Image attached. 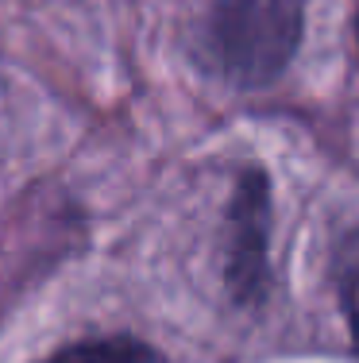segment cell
I'll return each instance as SVG.
<instances>
[{
	"label": "cell",
	"instance_id": "1",
	"mask_svg": "<svg viewBox=\"0 0 359 363\" xmlns=\"http://www.w3.org/2000/svg\"><path fill=\"white\" fill-rule=\"evenodd\" d=\"M302 0H217L209 47L220 74L239 89L270 85L302 43Z\"/></svg>",
	"mask_w": 359,
	"mask_h": 363
},
{
	"label": "cell",
	"instance_id": "2",
	"mask_svg": "<svg viewBox=\"0 0 359 363\" xmlns=\"http://www.w3.org/2000/svg\"><path fill=\"white\" fill-rule=\"evenodd\" d=\"M267 244H270V182L247 167L236 182L224 228V282L239 306H255L267 290Z\"/></svg>",
	"mask_w": 359,
	"mask_h": 363
},
{
	"label": "cell",
	"instance_id": "3",
	"mask_svg": "<svg viewBox=\"0 0 359 363\" xmlns=\"http://www.w3.org/2000/svg\"><path fill=\"white\" fill-rule=\"evenodd\" d=\"M39 363H162L155 348H147L135 336H101V340H78L70 348H58L55 356Z\"/></svg>",
	"mask_w": 359,
	"mask_h": 363
},
{
	"label": "cell",
	"instance_id": "4",
	"mask_svg": "<svg viewBox=\"0 0 359 363\" xmlns=\"http://www.w3.org/2000/svg\"><path fill=\"white\" fill-rule=\"evenodd\" d=\"M344 313H348V325H352L355 348H359V263L348 271V279H344Z\"/></svg>",
	"mask_w": 359,
	"mask_h": 363
},
{
	"label": "cell",
	"instance_id": "5",
	"mask_svg": "<svg viewBox=\"0 0 359 363\" xmlns=\"http://www.w3.org/2000/svg\"><path fill=\"white\" fill-rule=\"evenodd\" d=\"M355 43H359V12H355Z\"/></svg>",
	"mask_w": 359,
	"mask_h": 363
}]
</instances>
